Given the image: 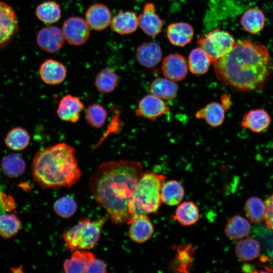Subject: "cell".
<instances>
[{
  "instance_id": "1",
  "label": "cell",
  "mask_w": 273,
  "mask_h": 273,
  "mask_svg": "<svg viewBox=\"0 0 273 273\" xmlns=\"http://www.w3.org/2000/svg\"><path fill=\"white\" fill-rule=\"evenodd\" d=\"M143 172V165L138 161L114 160L100 164L90 177V193L113 223L128 224L131 221V200Z\"/></svg>"
},
{
  "instance_id": "2",
  "label": "cell",
  "mask_w": 273,
  "mask_h": 273,
  "mask_svg": "<svg viewBox=\"0 0 273 273\" xmlns=\"http://www.w3.org/2000/svg\"><path fill=\"white\" fill-rule=\"evenodd\" d=\"M213 63L218 81L242 93L261 90L273 70L268 49L248 39L235 42L226 55Z\"/></svg>"
},
{
  "instance_id": "3",
  "label": "cell",
  "mask_w": 273,
  "mask_h": 273,
  "mask_svg": "<svg viewBox=\"0 0 273 273\" xmlns=\"http://www.w3.org/2000/svg\"><path fill=\"white\" fill-rule=\"evenodd\" d=\"M31 170L35 181L44 189L71 187L81 175L74 148L65 143L37 151L32 160Z\"/></svg>"
},
{
  "instance_id": "4",
  "label": "cell",
  "mask_w": 273,
  "mask_h": 273,
  "mask_svg": "<svg viewBox=\"0 0 273 273\" xmlns=\"http://www.w3.org/2000/svg\"><path fill=\"white\" fill-rule=\"evenodd\" d=\"M165 180L166 177L162 174L150 171L143 172L131 200V220L137 216L158 211L162 203L161 191Z\"/></svg>"
},
{
  "instance_id": "5",
  "label": "cell",
  "mask_w": 273,
  "mask_h": 273,
  "mask_svg": "<svg viewBox=\"0 0 273 273\" xmlns=\"http://www.w3.org/2000/svg\"><path fill=\"white\" fill-rule=\"evenodd\" d=\"M108 218L107 216L93 220L87 217L82 218L63 233L66 248L72 252L94 248L100 238L102 228Z\"/></svg>"
},
{
  "instance_id": "6",
  "label": "cell",
  "mask_w": 273,
  "mask_h": 273,
  "mask_svg": "<svg viewBox=\"0 0 273 273\" xmlns=\"http://www.w3.org/2000/svg\"><path fill=\"white\" fill-rule=\"evenodd\" d=\"M197 43L206 53L211 62L214 63L232 50L235 40L228 31L217 29L200 38Z\"/></svg>"
},
{
  "instance_id": "7",
  "label": "cell",
  "mask_w": 273,
  "mask_h": 273,
  "mask_svg": "<svg viewBox=\"0 0 273 273\" xmlns=\"http://www.w3.org/2000/svg\"><path fill=\"white\" fill-rule=\"evenodd\" d=\"M18 31V20L14 10L0 1V50L7 46Z\"/></svg>"
},
{
  "instance_id": "8",
  "label": "cell",
  "mask_w": 273,
  "mask_h": 273,
  "mask_svg": "<svg viewBox=\"0 0 273 273\" xmlns=\"http://www.w3.org/2000/svg\"><path fill=\"white\" fill-rule=\"evenodd\" d=\"M65 39L70 44L80 46L88 39L90 30L85 20L79 17H70L63 23L62 29Z\"/></svg>"
},
{
  "instance_id": "9",
  "label": "cell",
  "mask_w": 273,
  "mask_h": 273,
  "mask_svg": "<svg viewBox=\"0 0 273 273\" xmlns=\"http://www.w3.org/2000/svg\"><path fill=\"white\" fill-rule=\"evenodd\" d=\"M169 110V106L163 99L150 94L140 100L135 113L138 117L154 121Z\"/></svg>"
},
{
  "instance_id": "10",
  "label": "cell",
  "mask_w": 273,
  "mask_h": 273,
  "mask_svg": "<svg viewBox=\"0 0 273 273\" xmlns=\"http://www.w3.org/2000/svg\"><path fill=\"white\" fill-rule=\"evenodd\" d=\"M64 39L62 30L55 26L41 28L38 32L36 38L39 48L49 53L60 50L63 46Z\"/></svg>"
},
{
  "instance_id": "11",
  "label": "cell",
  "mask_w": 273,
  "mask_h": 273,
  "mask_svg": "<svg viewBox=\"0 0 273 273\" xmlns=\"http://www.w3.org/2000/svg\"><path fill=\"white\" fill-rule=\"evenodd\" d=\"M138 19V26L146 34L154 37L161 32L163 22L156 13L153 3H146Z\"/></svg>"
},
{
  "instance_id": "12",
  "label": "cell",
  "mask_w": 273,
  "mask_h": 273,
  "mask_svg": "<svg viewBox=\"0 0 273 273\" xmlns=\"http://www.w3.org/2000/svg\"><path fill=\"white\" fill-rule=\"evenodd\" d=\"M162 70L166 78L174 81H180L188 74V63L183 55L171 54L163 59Z\"/></svg>"
},
{
  "instance_id": "13",
  "label": "cell",
  "mask_w": 273,
  "mask_h": 273,
  "mask_svg": "<svg viewBox=\"0 0 273 273\" xmlns=\"http://www.w3.org/2000/svg\"><path fill=\"white\" fill-rule=\"evenodd\" d=\"M84 109V104L79 98L68 94L60 101L57 114L61 120L75 123Z\"/></svg>"
},
{
  "instance_id": "14",
  "label": "cell",
  "mask_w": 273,
  "mask_h": 273,
  "mask_svg": "<svg viewBox=\"0 0 273 273\" xmlns=\"http://www.w3.org/2000/svg\"><path fill=\"white\" fill-rule=\"evenodd\" d=\"M85 21L92 29L101 31L107 28L111 23L112 15L109 8L100 3L90 6L85 14Z\"/></svg>"
},
{
  "instance_id": "15",
  "label": "cell",
  "mask_w": 273,
  "mask_h": 273,
  "mask_svg": "<svg viewBox=\"0 0 273 273\" xmlns=\"http://www.w3.org/2000/svg\"><path fill=\"white\" fill-rule=\"evenodd\" d=\"M271 118L264 109L256 108L249 110L244 115L240 126L251 131L260 133L270 126Z\"/></svg>"
},
{
  "instance_id": "16",
  "label": "cell",
  "mask_w": 273,
  "mask_h": 273,
  "mask_svg": "<svg viewBox=\"0 0 273 273\" xmlns=\"http://www.w3.org/2000/svg\"><path fill=\"white\" fill-rule=\"evenodd\" d=\"M39 74L42 81L49 85L61 83L67 76L66 67L61 62L54 59H49L40 66Z\"/></svg>"
},
{
  "instance_id": "17",
  "label": "cell",
  "mask_w": 273,
  "mask_h": 273,
  "mask_svg": "<svg viewBox=\"0 0 273 273\" xmlns=\"http://www.w3.org/2000/svg\"><path fill=\"white\" fill-rule=\"evenodd\" d=\"M135 56L137 61L142 66L153 68L161 61L162 51L157 43L154 41L145 42L137 47Z\"/></svg>"
},
{
  "instance_id": "18",
  "label": "cell",
  "mask_w": 273,
  "mask_h": 273,
  "mask_svg": "<svg viewBox=\"0 0 273 273\" xmlns=\"http://www.w3.org/2000/svg\"><path fill=\"white\" fill-rule=\"evenodd\" d=\"M128 231L129 238L138 243H144L149 240L154 233V227L147 215H140L133 218Z\"/></svg>"
},
{
  "instance_id": "19",
  "label": "cell",
  "mask_w": 273,
  "mask_h": 273,
  "mask_svg": "<svg viewBox=\"0 0 273 273\" xmlns=\"http://www.w3.org/2000/svg\"><path fill=\"white\" fill-rule=\"evenodd\" d=\"M96 258L93 253L85 250H75L69 258L64 261V270L66 273L86 272L88 266Z\"/></svg>"
},
{
  "instance_id": "20",
  "label": "cell",
  "mask_w": 273,
  "mask_h": 273,
  "mask_svg": "<svg viewBox=\"0 0 273 273\" xmlns=\"http://www.w3.org/2000/svg\"><path fill=\"white\" fill-rule=\"evenodd\" d=\"M138 18L134 12H120L111 20V28L113 31L120 35L132 33L138 27Z\"/></svg>"
},
{
  "instance_id": "21",
  "label": "cell",
  "mask_w": 273,
  "mask_h": 273,
  "mask_svg": "<svg viewBox=\"0 0 273 273\" xmlns=\"http://www.w3.org/2000/svg\"><path fill=\"white\" fill-rule=\"evenodd\" d=\"M167 36L169 41L174 46L184 47L192 40L194 29L193 27L187 23H173L168 26Z\"/></svg>"
},
{
  "instance_id": "22",
  "label": "cell",
  "mask_w": 273,
  "mask_h": 273,
  "mask_svg": "<svg viewBox=\"0 0 273 273\" xmlns=\"http://www.w3.org/2000/svg\"><path fill=\"white\" fill-rule=\"evenodd\" d=\"M195 117L197 119H204L209 126L216 127L223 122L225 118V110L220 103L212 102L197 111Z\"/></svg>"
},
{
  "instance_id": "23",
  "label": "cell",
  "mask_w": 273,
  "mask_h": 273,
  "mask_svg": "<svg viewBox=\"0 0 273 273\" xmlns=\"http://www.w3.org/2000/svg\"><path fill=\"white\" fill-rule=\"evenodd\" d=\"M150 94L163 100H171L177 96L178 85L175 81L165 77H157L149 87Z\"/></svg>"
},
{
  "instance_id": "24",
  "label": "cell",
  "mask_w": 273,
  "mask_h": 273,
  "mask_svg": "<svg viewBox=\"0 0 273 273\" xmlns=\"http://www.w3.org/2000/svg\"><path fill=\"white\" fill-rule=\"evenodd\" d=\"M240 23L246 31L255 34L263 29L265 23V17L260 9L251 8L243 14Z\"/></svg>"
},
{
  "instance_id": "25",
  "label": "cell",
  "mask_w": 273,
  "mask_h": 273,
  "mask_svg": "<svg viewBox=\"0 0 273 273\" xmlns=\"http://www.w3.org/2000/svg\"><path fill=\"white\" fill-rule=\"evenodd\" d=\"M249 221L240 215L232 216L227 222L224 228V234L231 240H240L250 233Z\"/></svg>"
},
{
  "instance_id": "26",
  "label": "cell",
  "mask_w": 273,
  "mask_h": 273,
  "mask_svg": "<svg viewBox=\"0 0 273 273\" xmlns=\"http://www.w3.org/2000/svg\"><path fill=\"white\" fill-rule=\"evenodd\" d=\"M199 209L192 201H184L175 210L173 219L184 226H190L196 223L199 219Z\"/></svg>"
},
{
  "instance_id": "27",
  "label": "cell",
  "mask_w": 273,
  "mask_h": 273,
  "mask_svg": "<svg viewBox=\"0 0 273 273\" xmlns=\"http://www.w3.org/2000/svg\"><path fill=\"white\" fill-rule=\"evenodd\" d=\"M260 245L255 239L249 237L241 239L236 244L235 252L236 256L242 261H251L260 254Z\"/></svg>"
},
{
  "instance_id": "28",
  "label": "cell",
  "mask_w": 273,
  "mask_h": 273,
  "mask_svg": "<svg viewBox=\"0 0 273 273\" xmlns=\"http://www.w3.org/2000/svg\"><path fill=\"white\" fill-rule=\"evenodd\" d=\"M1 167L6 176L15 178L24 173L26 169V163L20 155L13 153L8 154L3 158Z\"/></svg>"
},
{
  "instance_id": "29",
  "label": "cell",
  "mask_w": 273,
  "mask_h": 273,
  "mask_svg": "<svg viewBox=\"0 0 273 273\" xmlns=\"http://www.w3.org/2000/svg\"><path fill=\"white\" fill-rule=\"evenodd\" d=\"M119 84L118 75L108 68H104L96 75L95 85L97 90L102 94L113 92Z\"/></svg>"
},
{
  "instance_id": "30",
  "label": "cell",
  "mask_w": 273,
  "mask_h": 273,
  "mask_svg": "<svg viewBox=\"0 0 273 273\" xmlns=\"http://www.w3.org/2000/svg\"><path fill=\"white\" fill-rule=\"evenodd\" d=\"M185 194L183 186L176 180L165 181L161 191V199L166 205L174 206L178 204Z\"/></svg>"
},
{
  "instance_id": "31",
  "label": "cell",
  "mask_w": 273,
  "mask_h": 273,
  "mask_svg": "<svg viewBox=\"0 0 273 273\" xmlns=\"http://www.w3.org/2000/svg\"><path fill=\"white\" fill-rule=\"evenodd\" d=\"M211 61L200 47L193 49L189 56L188 68L194 74L202 75L206 73L209 69Z\"/></svg>"
},
{
  "instance_id": "32",
  "label": "cell",
  "mask_w": 273,
  "mask_h": 273,
  "mask_svg": "<svg viewBox=\"0 0 273 273\" xmlns=\"http://www.w3.org/2000/svg\"><path fill=\"white\" fill-rule=\"evenodd\" d=\"M37 18L46 24L58 22L61 17V10L59 4L53 1L44 2L39 4L35 10Z\"/></svg>"
},
{
  "instance_id": "33",
  "label": "cell",
  "mask_w": 273,
  "mask_h": 273,
  "mask_svg": "<svg viewBox=\"0 0 273 273\" xmlns=\"http://www.w3.org/2000/svg\"><path fill=\"white\" fill-rule=\"evenodd\" d=\"M30 136L24 128L17 127L11 129L7 134L5 144L9 149L13 151H21L29 145Z\"/></svg>"
},
{
  "instance_id": "34",
  "label": "cell",
  "mask_w": 273,
  "mask_h": 273,
  "mask_svg": "<svg viewBox=\"0 0 273 273\" xmlns=\"http://www.w3.org/2000/svg\"><path fill=\"white\" fill-rule=\"evenodd\" d=\"M244 210L248 219L252 223L264 220L266 212L264 201L256 196L251 197L246 201Z\"/></svg>"
},
{
  "instance_id": "35",
  "label": "cell",
  "mask_w": 273,
  "mask_h": 273,
  "mask_svg": "<svg viewBox=\"0 0 273 273\" xmlns=\"http://www.w3.org/2000/svg\"><path fill=\"white\" fill-rule=\"evenodd\" d=\"M22 226L21 220L13 213H0V236L9 239L17 234Z\"/></svg>"
},
{
  "instance_id": "36",
  "label": "cell",
  "mask_w": 273,
  "mask_h": 273,
  "mask_svg": "<svg viewBox=\"0 0 273 273\" xmlns=\"http://www.w3.org/2000/svg\"><path fill=\"white\" fill-rule=\"evenodd\" d=\"M107 115V111L103 106L95 103L87 107L85 113V119L92 127L99 128L105 123Z\"/></svg>"
},
{
  "instance_id": "37",
  "label": "cell",
  "mask_w": 273,
  "mask_h": 273,
  "mask_svg": "<svg viewBox=\"0 0 273 273\" xmlns=\"http://www.w3.org/2000/svg\"><path fill=\"white\" fill-rule=\"evenodd\" d=\"M53 209L59 216L68 218L75 213L77 209V204L72 197L64 196L55 201Z\"/></svg>"
},
{
  "instance_id": "38",
  "label": "cell",
  "mask_w": 273,
  "mask_h": 273,
  "mask_svg": "<svg viewBox=\"0 0 273 273\" xmlns=\"http://www.w3.org/2000/svg\"><path fill=\"white\" fill-rule=\"evenodd\" d=\"M191 247L190 245L180 246L177 249V260H179L178 269L183 271V269H187L190 267L192 260L191 253Z\"/></svg>"
},
{
  "instance_id": "39",
  "label": "cell",
  "mask_w": 273,
  "mask_h": 273,
  "mask_svg": "<svg viewBox=\"0 0 273 273\" xmlns=\"http://www.w3.org/2000/svg\"><path fill=\"white\" fill-rule=\"evenodd\" d=\"M266 212L264 221L266 226L273 231V193L264 201Z\"/></svg>"
},
{
  "instance_id": "40",
  "label": "cell",
  "mask_w": 273,
  "mask_h": 273,
  "mask_svg": "<svg viewBox=\"0 0 273 273\" xmlns=\"http://www.w3.org/2000/svg\"><path fill=\"white\" fill-rule=\"evenodd\" d=\"M107 265L101 259L96 258L88 266L85 273H105L107 272Z\"/></svg>"
},
{
  "instance_id": "41",
  "label": "cell",
  "mask_w": 273,
  "mask_h": 273,
  "mask_svg": "<svg viewBox=\"0 0 273 273\" xmlns=\"http://www.w3.org/2000/svg\"><path fill=\"white\" fill-rule=\"evenodd\" d=\"M220 104L225 110H229L232 104L231 98L226 94H223L220 97Z\"/></svg>"
}]
</instances>
